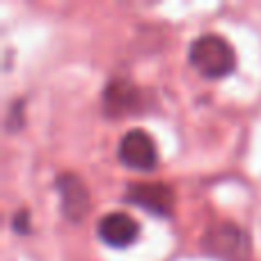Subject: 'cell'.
<instances>
[{
    "label": "cell",
    "instance_id": "6da1fadb",
    "mask_svg": "<svg viewBox=\"0 0 261 261\" xmlns=\"http://www.w3.org/2000/svg\"><path fill=\"white\" fill-rule=\"evenodd\" d=\"M188 60L202 76L225 78L236 69V53L225 37L206 32L193 39L188 48Z\"/></svg>",
    "mask_w": 261,
    "mask_h": 261
},
{
    "label": "cell",
    "instance_id": "7a4b0ae2",
    "mask_svg": "<svg viewBox=\"0 0 261 261\" xmlns=\"http://www.w3.org/2000/svg\"><path fill=\"white\" fill-rule=\"evenodd\" d=\"M204 252L222 261H243L252 252V241L243 227L234 222H213L199 241Z\"/></svg>",
    "mask_w": 261,
    "mask_h": 261
},
{
    "label": "cell",
    "instance_id": "3957f363",
    "mask_svg": "<svg viewBox=\"0 0 261 261\" xmlns=\"http://www.w3.org/2000/svg\"><path fill=\"white\" fill-rule=\"evenodd\" d=\"M124 199L156 218H170L174 213V190L163 181H133L124 190Z\"/></svg>",
    "mask_w": 261,
    "mask_h": 261
},
{
    "label": "cell",
    "instance_id": "277c9868",
    "mask_svg": "<svg viewBox=\"0 0 261 261\" xmlns=\"http://www.w3.org/2000/svg\"><path fill=\"white\" fill-rule=\"evenodd\" d=\"M55 190L60 195V211L69 222H83L90 213V190L83 179L73 172H62L55 179Z\"/></svg>",
    "mask_w": 261,
    "mask_h": 261
},
{
    "label": "cell",
    "instance_id": "5b68a950",
    "mask_svg": "<svg viewBox=\"0 0 261 261\" xmlns=\"http://www.w3.org/2000/svg\"><path fill=\"white\" fill-rule=\"evenodd\" d=\"M117 156L126 167L149 172L158 163V149H156V142L151 140V135L144 133L142 128H133L122 135L117 147Z\"/></svg>",
    "mask_w": 261,
    "mask_h": 261
},
{
    "label": "cell",
    "instance_id": "8992f818",
    "mask_svg": "<svg viewBox=\"0 0 261 261\" xmlns=\"http://www.w3.org/2000/svg\"><path fill=\"white\" fill-rule=\"evenodd\" d=\"M101 103L108 117H124V115L138 113V108L142 106V92L128 78H113L103 87Z\"/></svg>",
    "mask_w": 261,
    "mask_h": 261
},
{
    "label": "cell",
    "instance_id": "52a82bcc",
    "mask_svg": "<svg viewBox=\"0 0 261 261\" xmlns=\"http://www.w3.org/2000/svg\"><path fill=\"white\" fill-rule=\"evenodd\" d=\"M96 236L110 248H128L140 236V225L128 213H106L96 222Z\"/></svg>",
    "mask_w": 261,
    "mask_h": 261
},
{
    "label": "cell",
    "instance_id": "ba28073f",
    "mask_svg": "<svg viewBox=\"0 0 261 261\" xmlns=\"http://www.w3.org/2000/svg\"><path fill=\"white\" fill-rule=\"evenodd\" d=\"M23 106H25V101H23V99H16L12 106H9L7 119H5L7 130H16V128L23 126Z\"/></svg>",
    "mask_w": 261,
    "mask_h": 261
},
{
    "label": "cell",
    "instance_id": "9c48e42d",
    "mask_svg": "<svg viewBox=\"0 0 261 261\" xmlns=\"http://www.w3.org/2000/svg\"><path fill=\"white\" fill-rule=\"evenodd\" d=\"M12 229L16 231V234L25 236L32 231V225H30V211L28 208H18L16 213L12 216Z\"/></svg>",
    "mask_w": 261,
    "mask_h": 261
}]
</instances>
